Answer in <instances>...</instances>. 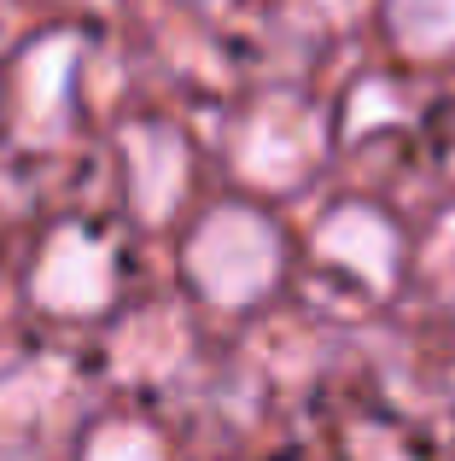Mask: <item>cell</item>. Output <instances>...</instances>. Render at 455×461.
Returning <instances> with one entry per match:
<instances>
[{
  "label": "cell",
  "mask_w": 455,
  "mask_h": 461,
  "mask_svg": "<svg viewBox=\"0 0 455 461\" xmlns=\"http://www.w3.org/2000/svg\"><path fill=\"white\" fill-rule=\"evenodd\" d=\"M182 286L210 315H257L292 281V240L263 199H217L182 228Z\"/></svg>",
  "instance_id": "1"
},
{
  "label": "cell",
  "mask_w": 455,
  "mask_h": 461,
  "mask_svg": "<svg viewBox=\"0 0 455 461\" xmlns=\"http://www.w3.org/2000/svg\"><path fill=\"white\" fill-rule=\"evenodd\" d=\"M123 298V251L88 222H53L23 263V304L53 327L112 321Z\"/></svg>",
  "instance_id": "2"
},
{
  "label": "cell",
  "mask_w": 455,
  "mask_h": 461,
  "mask_svg": "<svg viewBox=\"0 0 455 461\" xmlns=\"http://www.w3.org/2000/svg\"><path fill=\"white\" fill-rule=\"evenodd\" d=\"M327 164V117L304 94H263L228 129V169L245 199H286Z\"/></svg>",
  "instance_id": "3"
},
{
  "label": "cell",
  "mask_w": 455,
  "mask_h": 461,
  "mask_svg": "<svg viewBox=\"0 0 455 461\" xmlns=\"http://www.w3.org/2000/svg\"><path fill=\"white\" fill-rule=\"evenodd\" d=\"M309 258L327 275L351 281L362 298H391L409 269V234L374 199H339L309 228Z\"/></svg>",
  "instance_id": "4"
},
{
  "label": "cell",
  "mask_w": 455,
  "mask_h": 461,
  "mask_svg": "<svg viewBox=\"0 0 455 461\" xmlns=\"http://www.w3.org/2000/svg\"><path fill=\"white\" fill-rule=\"evenodd\" d=\"M117 158H123V199L140 228H170L187 216L193 199V147L175 123L164 117H135L117 135Z\"/></svg>",
  "instance_id": "5"
},
{
  "label": "cell",
  "mask_w": 455,
  "mask_h": 461,
  "mask_svg": "<svg viewBox=\"0 0 455 461\" xmlns=\"http://www.w3.org/2000/svg\"><path fill=\"white\" fill-rule=\"evenodd\" d=\"M70 82H76V41H35L12 65V129L23 140H58L70 117Z\"/></svg>",
  "instance_id": "6"
},
{
  "label": "cell",
  "mask_w": 455,
  "mask_h": 461,
  "mask_svg": "<svg viewBox=\"0 0 455 461\" xmlns=\"http://www.w3.org/2000/svg\"><path fill=\"white\" fill-rule=\"evenodd\" d=\"M70 461H182L175 438L140 409H100L76 427Z\"/></svg>",
  "instance_id": "7"
},
{
  "label": "cell",
  "mask_w": 455,
  "mask_h": 461,
  "mask_svg": "<svg viewBox=\"0 0 455 461\" xmlns=\"http://www.w3.org/2000/svg\"><path fill=\"white\" fill-rule=\"evenodd\" d=\"M386 41L409 65H450L455 59V0H386L379 6Z\"/></svg>",
  "instance_id": "8"
},
{
  "label": "cell",
  "mask_w": 455,
  "mask_h": 461,
  "mask_svg": "<svg viewBox=\"0 0 455 461\" xmlns=\"http://www.w3.org/2000/svg\"><path fill=\"white\" fill-rule=\"evenodd\" d=\"M0 461H41L30 438H18V432H0Z\"/></svg>",
  "instance_id": "9"
}]
</instances>
